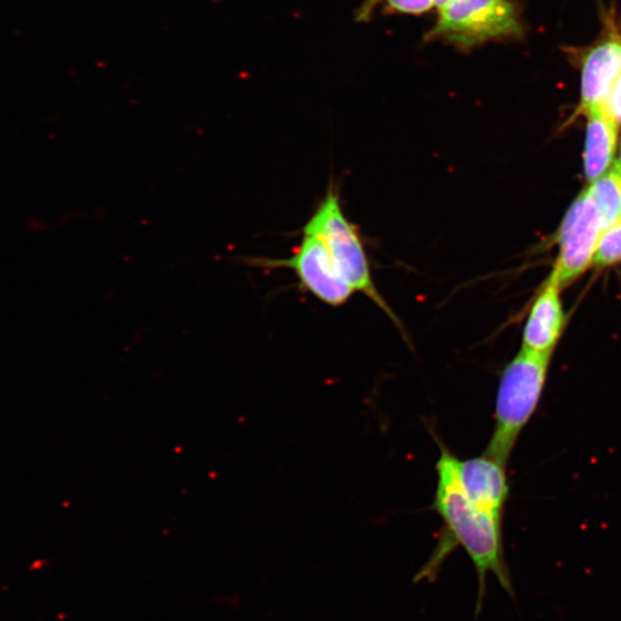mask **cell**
Wrapping results in <instances>:
<instances>
[{
    "label": "cell",
    "instance_id": "cell-1",
    "mask_svg": "<svg viewBox=\"0 0 621 621\" xmlns=\"http://www.w3.org/2000/svg\"><path fill=\"white\" fill-rule=\"evenodd\" d=\"M438 446L441 453L436 463L437 485L433 509L445 527L435 550L414 577V581H435L449 555L462 547L475 566L478 578V618L484 610L489 575H494L501 589L514 600L516 598L503 545V518L475 506L462 488L458 477L459 459L443 443L439 442Z\"/></svg>",
    "mask_w": 621,
    "mask_h": 621
},
{
    "label": "cell",
    "instance_id": "cell-2",
    "mask_svg": "<svg viewBox=\"0 0 621 621\" xmlns=\"http://www.w3.org/2000/svg\"><path fill=\"white\" fill-rule=\"evenodd\" d=\"M553 353L521 348L499 379L494 429L485 455L508 466L524 428L541 402Z\"/></svg>",
    "mask_w": 621,
    "mask_h": 621
},
{
    "label": "cell",
    "instance_id": "cell-3",
    "mask_svg": "<svg viewBox=\"0 0 621 621\" xmlns=\"http://www.w3.org/2000/svg\"><path fill=\"white\" fill-rule=\"evenodd\" d=\"M303 234L315 236L327 247L338 270L353 291L364 293L403 331L400 319L376 288L360 230L344 215L335 186L329 188L304 226Z\"/></svg>",
    "mask_w": 621,
    "mask_h": 621
},
{
    "label": "cell",
    "instance_id": "cell-4",
    "mask_svg": "<svg viewBox=\"0 0 621 621\" xmlns=\"http://www.w3.org/2000/svg\"><path fill=\"white\" fill-rule=\"evenodd\" d=\"M521 34L519 11L510 0H458L438 11V20L427 40L469 50Z\"/></svg>",
    "mask_w": 621,
    "mask_h": 621
},
{
    "label": "cell",
    "instance_id": "cell-5",
    "mask_svg": "<svg viewBox=\"0 0 621 621\" xmlns=\"http://www.w3.org/2000/svg\"><path fill=\"white\" fill-rule=\"evenodd\" d=\"M604 232L599 207L587 189L561 224L560 251L549 280L561 289L579 278L593 262Z\"/></svg>",
    "mask_w": 621,
    "mask_h": 621
},
{
    "label": "cell",
    "instance_id": "cell-6",
    "mask_svg": "<svg viewBox=\"0 0 621 621\" xmlns=\"http://www.w3.org/2000/svg\"><path fill=\"white\" fill-rule=\"evenodd\" d=\"M260 265L291 270L307 291L331 307L345 304L354 292L327 247L312 235L304 234L302 242L289 258L260 259Z\"/></svg>",
    "mask_w": 621,
    "mask_h": 621
},
{
    "label": "cell",
    "instance_id": "cell-7",
    "mask_svg": "<svg viewBox=\"0 0 621 621\" xmlns=\"http://www.w3.org/2000/svg\"><path fill=\"white\" fill-rule=\"evenodd\" d=\"M458 477L463 490L475 506L503 518L510 494L506 465L484 454L458 460Z\"/></svg>",
    "mask_w": 621,
    "mask_h": 621
},
{
    "label": "cell",
    "instance_id": "cell-8",
    "mask_svg": "<svg viewBox=\"0 0 621 621\" xmlns=\"http://www.w3.org/2000/svg\"><path fill=\"white\" fill-rule=\"evenodd\" d=\"M621 72V40L610 38L591 49L581 72L580 111L602 107Z\"/></svg>",
    "mask_w": 621,
    "mask_h": 621
},
{
    "label": "cell",
    "instance_id": "cell-9",
    "mask_svg": "<svg viewBox=\"0 0 621 621\" xmlns=\"http://www.w3.org/2000/svg\"><path fill=\"white\" fill-rule=\"evenodd\" d=\"M559 288L549 280L527 318L522 346L539 353H553L567 327Z\"/></svg>",
    "mask_w": 621,
    "mask_h": 621
},
{
    "label": "cell",
    "instance_id": "cell-10",
    "mask_svg": "<svg viewBox=\"0 0 621 621\" xmlns=\"http://www.w3.org/2000/svg\"><path fill=\"white\" fill-rule=\"evenodd\" d=\"M588 117L584 152V173L589 183L601 177L612 163L617 142L618 124L602 107L591 108Z\"/></svg>",
    "mask_w": 621,
    "mask_h": 621
},
{
    "label": "cell",
    "instance_id": "cell-11",
    "mask_svg": "<svg viewBox=\"0 0 621 621\" xmlns=\"http://www.w3.org/2000/svg\"><path fill=\"white\" fill-rule=\"evenodd\" d=\"M601 214L606 231L620 222L621 218V165L603 174L588 188Z\"/></svg>",
    "mask_w": 621,
    "mask_h": 621
},
{
    "label": "cell",
    "instance_id": "cell-12",
    "mask_svg": "<svg viewBox=\"0 0 621 621\" xmlns=\"http://www.w3.org/2000/svg\"><path fill=\"white\" fill-rule=\"evenodd\" d=\"M380 2L386 3L391 10L408 14H422L435 7L434 0H366L358 19L368 20Z\"/></svg>",
    "mask_w": 621,
    "mask_h": 621
},
{
    "label": "cell",
    "instance_id": "cell-13",
    "mask_svg": "<svg viewBox=\"0 0 621 621\" xmlns=\"http://www.w3.org/2000/svg\"><path fill=\"white\" fill-rule=\"evenodd\" d=\"M621 261V222L608 229L600 241L594 262L600 268Z\"/></svg>",
    "mask_w": 621,
    "mask_h": 621
},
{
    "label": "cell",
    "instance_id": "cell-14",
    "mask_svg": "<svg viewBox=\"0 0 621 621\" xmlns=\"http://www.w3.org/2000/svg\"><path fill=\"white\" fill-rule=\"evenodd\" d=\"M603 108L618 125L621 124V72L611 87Z\"/></svg>",
    "mask_w": 621,
    "mask_h": 621
},
{
    "label": "cell",
    "instance_id": "cell-15",
    "mask_svg": "<svg viewBox=\"0 0 621 621\" xmlns=\"http://www.w3.org/2000/svg\"><path fill=\"white\" fill-rule=\"evenodd\" d=\"M456 2H458V0H434V4L438 11L446 9Z\"/></svg>",
    "mask_w": 621,
    "mask_h": 621
},
{
    "label": "cell",
    "instance_id": "cell-16",
    "mask_svg": "<svg viewBox=\"0 0 621 621\" xmlns=\"http://www.w3.org/2000/svg\"><path fill=\"white\" fill-rule=\"evenodd\" d=\"M618 163L621 165V158L618 161ZM620 222H621V218H620Z\"/></svg>",
    "mask_w": 621,
    "mask_h": 621
}]
</instances>
